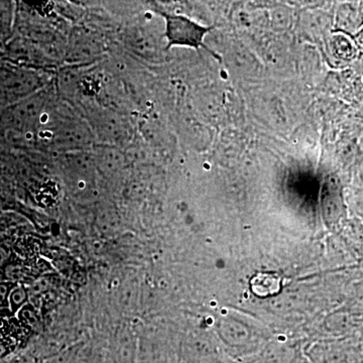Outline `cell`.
Listing matches in <instances>:
<instances>
[{
    "label": "cell",
    "mask_w": 363,
    "mask_h": 363,
    "mask_svg": "<svg viewBox=\"0 0 363 363\" xmlns=\"http://www.w3.org/2000/svg\"><path fill=\"white\" fill-rule=\"evenodd\" d=\"M159 13L160 16L164 18V23H166L164 37H166L167 42H168L167 50L171 49L172 47H175V45L177 47L192 48V49L197 50V51L200 48H202V49L210 52L214 58L221 60L220 57L211 51L204 43L207 33L213 30L212 26L200 25V23L190 20L187 16H181V14Z\"/></svg>",
    "instance_id": "6da1fadb"
},
{
    "label": "cell",
    "mask_w": 363,
    "mask_h": 363,
    "mask_svg": "<svg viewBox=\"0 0 363 363\" xmlns=\"http://www.w3.org/2000/svg\"><path fill=\"white\" fill-rule=\"evenodd\" d=\"M250 288L257 297H272L281 292V279L272 272H257L250 279Z\"/></svg>",
    "instance_id": "7a4b0ae2"
},
{
    "label": "cell",
    "mask_w": 363,
    "mask_h": 363,
    "mask_svg": "<svg viewBox=\"0 0 363 363\" xmlns=\"http://www.w3.org/2000/svg\"><path fill=\"white\" fill-rule=\"evenodd\" d=\"M28 293L25 286L16 285L9 295V307L16 313L26 304Z\"/></svg>",
    "instance_id": "3957f363"
},
{
    "label": "cell",
    "mask_w": 363,
    "mask_h": 363,
    "mask_svg": "<svg viewBox=\"0 0 363 363\" xmlns=\"http://www.w3.org/2000/svg\"><path fill=\"white\" fill-rule=\"evenodd\" d=\"M334 49L337 52L338 56L342 59H351L354 55V50L350 40L345 38L337 37L334 40Z\"/></svg>",
    "instance_id": "277c9868"
},
{
    "label": "cell",
    "mask_w": 363,
    "mask_h": 363,
    "mask_svg": "<svg viewBox=\"0 0 363 363\" xmlns=\"http://www.w3.org/2000/svg\"><path fill=\"white\" fill-rule=\"evenodd\" d=\"M14 286L11 281H0V308L9 307V295Z\"/></svg>",
    "instance_id": "5b68a950"
},
{
    "label": "cell",
    "mask_w": 363,
    "mask_h": 363,
    "mask_svg": "<svg viewBox=\"0 0 363 363\" xmlns=\"http://www.w3.org/2000/svg\"><path fill=\"white\" fill-rule=\"evenodd\" d=\"M7 257H9V255H7L6 250L0 247V267L4 266V262L7 260Z\"/></svg>",
    "instance_id": "8992f818"
}]
</instances>
